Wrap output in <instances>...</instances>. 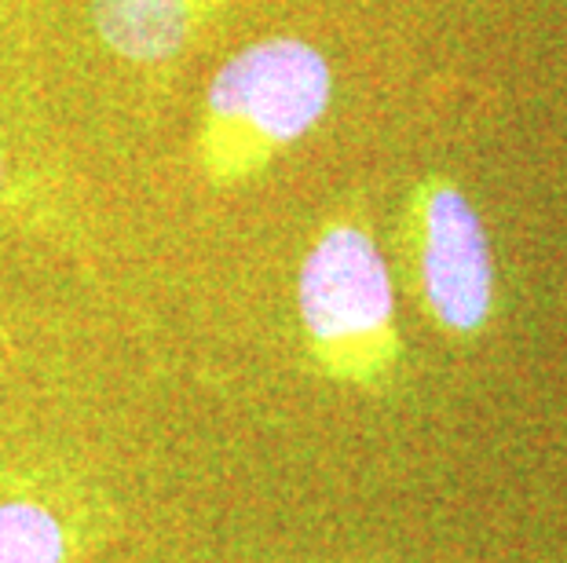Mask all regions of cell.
Wrapping results in <instances>:
<instances>
[{
	"label": "cell",
	"mask_w": 567,
	"mask_h": 563,
	"mask_svg": "<svg viewBox=\"0 0 567 563\" xmlns=\"http://www.w3.org/2000/svg\"><path fill=\"white\" fill-rule=\"evenodd\" d=\"M333 103V66L316 44L275 33L216 70L202 100L195 165L213 190L257 179L311 136Z\"/></svg>",
	"instance_id": "6da1fadb"
},
{
	"label": "cell",
	"mask_w": 567,
	"mask_h": 563,
	"mask_svg": "<svg viewBox=\"0 0 567 563\" xmlns=\"http://www.w3.org/2000/svg\"><path fill=\"white\" fill-rule=\"evenodd\" d=\"M297 315L311 366L352 388H381L403 355L395 285L363 223H322L297 271Z\"/></svg>",
	"instance_id": "7a4b0ae2"
},
{
	"label": "cell",
	"mask_w": 567,
	"mask_h": 563,
	"mask_svg": "<svg viewBox=\"0 0 567 563\" xmlns=\"http://www.w3.org/2000/svg\"><path fill=\"white\" fill-rule=\"evenodd\" d=\"M406 246L429 319L454 337H476L494 311V257L476 206L446 176L410 190Z\"/></svg>",
	"instance_id": "3957f363"
},
{
	"label": "cell",
	"mask_w": 567,
	"mask_h": 563,
	"mask_svg": "<svg viewBox=\"0 0 567 563\" xmlns=\"http://www.w3.org/2000/svg\"><path fill=\"white\" fill-rule=\"evenodd\" d=\"M103 48L125 63L158 66L179 59L231 0H89Z\"/></svg>",
	"instance_id": "277c9868"
},
{
	"label": "cell",
	"mask_w": 567,
	"mask_h": 563,
	"mask_svg": "<svg viewBox=\"0 0 567 563\" xmlns=\"http://www.w3.org/2000/svg\"><path fill=\"white\" fill-rule=\"evenodd\" d=\"M92 520L41 494L0 501V563H78L89 553Z\"/></svg>",
	"instance_id": "5b68a950"
},
{
	"label": "cell",
	"mask_w": 567,
	"mask_h": 563,
	"mask_svg": "<svg viewBox=\"0 0 567 563\" xmlns=\"http://www.w3.org/2000/svg\"><path fill=\"white\" fill-rule=\"evenodd\" d=\"M8 184H11V173H8L4 154H0V195H4V190H8Z\"/></svg>",
	"instance_id": "8992f818"
}]
</instances>
